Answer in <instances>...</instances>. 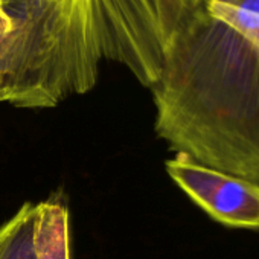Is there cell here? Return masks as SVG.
<instances>
[{"instance_id":"1","label":"cell","mask_w":259,"mask_h":259,"mask_svg":"<svg viewBox=\"0 0 259 259\" xmlns=\"http://www.w3.org/2000/svg\"><path fill=\"white\" fill-rule=\"evenodd\" d=\"M150 90L156 133L176 154L259 185V52L239 28L203 5Z\"/></svg>"},{"instance_id":"5","label":"cell","mask_w":259,"mask_h":259,"mask_svg":"<svg viewBox=\"0 0 259 259\" xmlns=\"http://www.w3.org/2000/svg\"><path fill=\"white\" fill-rule=\"evenodd\" d=\"M0 259H72L70 213L63 195L25 203L0 226Z\"/></svg>"},{"instance_id":"3","label":"cell","mask_w":259,"mask_h":259,"mask_svg":"<svg viewBox=\"0 0 259 259\" xmlns=\"http://www.w3.org/2000/svg\"><path fill=\"white\" fill-rule=\"evenodd\" d=\"M206 0H92L93 23L104 60L119 63L151 87L163 55Z\"/></svg>"},{"instance_id":"2","label":"cell","mask_w":259,"mask_h":259,"mask_svg":"<svg viewBox=\"0 0 259 259\" xmlns=\"http://www.w3.org/2000/svg\"><path fill=\"white\" fill-rule=\"evenodd\" d=\"M13 25L29 108L90 92L104 61L92 0H0Z\"/></svg>"},{"instance_id":"7","label":"cell","mask_w":259,"mask_h":259,"mask_svg":"<svg viewBox=\"0 0 259 259\" xmlns=\"http://www.w3.org/2000/svg\"><path fill=\"white\" fill-rule=\"evenodd\" d=\"M213 2H218V4H223V5H233V4L241 2V0H213Z\"/></svg>"},{"instance_id":"4","label":"cell","mask_w":259,"mask_h":259,"mask_svg":"<svg viewBox=\"0 0 259 259\" xmlns=\"http://www.w3.org/2000/svg\"><path fill=\"white\" fill-rule=\"evenodd\" d=\"M172 182L215 221L236 229H259V185L204 166L185 154L165 163Z\"/></svg>"},{"instance_id":"6","label":"cell","mask_w":259,"mask_h":259,"mask_svg":"<svg viewBox=\"0 0 259 259\" xmlns=\"http://www.w3.org/2000/svg\"><path fill=\"white\" fill-rule=\"evenodd\" d=\"M0 104L28 108V95L13 25L0 7Z\"/></svg>"}]
</instances>
